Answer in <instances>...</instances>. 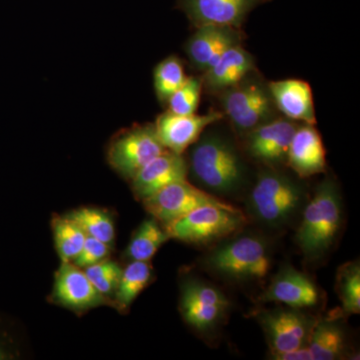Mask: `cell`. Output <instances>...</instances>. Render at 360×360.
Masks as SVG:
<instances>
[{"label": "cell", "instance_id": "1", "mask_svg": "<svg viewBox=\"0 0 360 360\" xmlns=\"http://www.w3.org/2000/svg\"><path fill=\"white\" fill-rule=\"evenodd\" d=\"M342 215L340 189L333 179H326L305 205L296 232V245L307 259L324 257L331 250L340 232Z\"/></svg>", "mask_w": 360, "mask_h": 360}, {"label": "cell", "instance_id": "2", "mask_svg": "<svg viewBox=\"0 0 360 360\" xmlns=\"http://www.w3.org/2000/svg\"><path fill=\"white\" fill-rule=\"evenodd\" d=\"M193 146L188 170L198 184L213 193L231 194L240 189L245 167L232 144L219 135L208 134Z\"/></svg>", "mask_w": 360, "mask_h": 360}, {"label": "cell", "instance_id": "3", "mask_svg": "<svg viewBox=\"0 0 360 360\" xmlns=\"http://www.w3.org/2000/svg\"><path fill=\"white\" fill-rule=\"evenodd\" d=\"M304 191L288 175L266 170L251 189L248 208L260 224L269 227L288 224L304 205Z\"/></svg>", "mask_w": 360, "mask_h": 360}, {"label": "cell", "instance_id": "4", "mask_svg": "<svg viewBox=\"0 0 360 360\" xmlns=\"http://www.w3.org/2000/svg\"><path fill=\"white\" fill-rule=\"evenodd\" d=\"M271 251L266 241L255 236L229 239L205 258L213 274L232 281H258L271 269Z\"/></svg>", "mask_w": 360, "mask_h": 360}, {"label": "cell", "instance_id": "5", "mask_svg": "<svg viewBox=\"0 0 360 360\" xmlns=\"http://www.w3.org/2000/svg\"><path fill=\"white\" fill-rule=\"evenodd\" d=\"M246 219L236 207L206 205L163 224L169 238L195 245L217 243L236 233Z\"/></svg>", "mask_w": 360, "mask_h": 360}, {"label": "cell", "instance_id": "6", "mask_svg": "<svg viewBox=\"0 0 360 360\" xmlns=\"http://www.w3.org/2000/svg\"><path fill=\"white\" fill-rule=\"evenodd\" d=\"M165 150L156 134L155 124H135L113 136L108 144L106 158L115 172L130 180L149 161Z\"/></svg>", "mask_w": 360, "mask_h": 360}, {"label": "cell", "instance_id": "7", "mask_svg": "<svg viewBox=\"0 0 360 360\" xmlns=\"http://www.w3.org/2000/svg\"><path fill=\"white\" fill-rule=\"evenodd\" d=\"M231 302L212 284L189 279L182 285L180 312L189 326L201 333H212L226 316Z\"/></svg>", "mask_w": 360, "mask_h": 360}, {"label": "cell", "instance_id": "8", "mask_svg": "<svg viewBox=\"0 0 360 360\" xmlns=\"http://www.w3.org/2000/svg\"><path fill=\"white\" fill-rule=\"evenodd\" d=\"M221 103L232 124L245 134L269 122L276 106L267 87L259 82H245V79L224 90Z\"/></svg>", "mask_w": 360, "mask_h": 360}, {"label": "cell", "instance_id": "9", "mask_svg": "<svg viewBox=\"0 0 360 360\" xmlns=\"http://www.w3.org/2000/svg\"><path fill=\"white\" fill-rule=\"evenodd\" d=\"M141 202L146 212L162 224L180 219L202 206L236 207L193 186L187 179L168 184Z\"/></svg>", "mask_w": 360, "mask_h": 360}, {"label": "cell", "instance_id": "10", "mask_svg": "<svg viewBox=\"0 0 360 360\" xmlns=\"http://www.w3.org/2000/svg\"><path fill=\"white\" fill-rule=\"evenodd\" d=\"M255 316L266 335L272 356L307 347L316 322L300 309L288 307L259 310Z\"/></svg>", "mask_w": 360, "mask_h": 360}, {"label": "cell", "instance_id": "11", "mask_svg": "<svg viewBox=\"0 0 360 360\" xmlns=\"http://www.w3.org/2000/svg\"><path fill=\"white\" fill-rule=\"evenodd\" d=\"M51 300L78 314L103 305L115 307L112 300L96 290L84 270L71 262H61L56 272Z\"/></svg>", "mask_w": 360, "mask_h": 360}, {"label": "cell", "instance_id": "12", "mask_svg": "<svg viewBox=\"0 0 360 360\" xmlns=\"http://www.w3.org/2000/svg\"><path fill=\"white\" fill-rule=\"evenodd\" d=\"M219 111L205 115H175L170 111L161 113L155 123L156 134L163 148L172 153L182 155L189 146L200 139L206 127L221 120Z\"/></svg>", "mask_w": 360, "mask_h": 360}, {"label": "cell", "instance_id": "13", "mask_svg": "<svg viewBox=\"0 0 360 360\" xmlns=\"http://www.w3.org/2000/svg\"><path fill=\"white\" fill-rule=\"evenodd\" d=\"M241 41L243 32L239 27L202 25L196 27V32L187 40L186 52L193 68L205 72L225 51Z\"/></svg>", "mask_w": 360, "mask_h": 360}, {"label": "cell", "instance_id": "14", "mask_svg": "<svg viewBox=\"0 0 360 360\" xmlns=\"http://www.w3.org/2000/svg\"><path fill=\"white\" fill-rule=\"evenodd\" d=\"M269 0H179L195 27L207 25L240 27L251 11Z\"/></svg>", "mask_w": 360, "mask_h": 360}, {"label": "cell", "instance_id": "15", "mask_svg": "<svg viewBox=\"0 0 360 360\" xmlns=\"http://www.w3.org/2000/svg\"><path fill=\"white\" fill-rule=\"evenodd\" d=\"M321 300V292L311 278L295 267H283L259 297L262 302H276L304 309L314 307Z\"/></svg>", "mask_w": 360, "mask_h": 360}, {"label": "cell", "instance_id": "16", "mask_svg": "<svg viewBox=\"0 0 360 360\" xmlns=\"http://www.w3.org/2000/svg\"><path fill=\"white\" fill-rule=\"evenodd\" d=\"M187 174L188 163L184 156L165 150L130 179L132 193L136 200L142 201L168 184L186 180Z\"/></svg>", "mask_w": 360, "mask_h": 360}, {"label": "cell", "instance_id": "17", "mask_svg": "<svg viewBox=\"0 0 360 360\" xmlns=\"http://www.w3.org/2000/svg\"><path fill=\"white\" fill-rule=\"evenodd\" d=\"M297 125L290 120H269L248 132L246 148L251 158L266 165L286 161Z\"/></svg>", "mask_w": 360, "mask_h": 360}, {"label": "cell", "instance_id": "18", "mask_svg": "<svg viewBox=\"0 0 360 360\" xmlns=\"http://www.w3.org/2000/svg\"><path fill=\"white\" fill-rule=\"evenodd\" d=\"M286 162L298 176L309 177L326 170V149L314 124L296 129L291 139Z\"/></svg>", "mask_w": 360, "mask_h": 360}, {"label": "cell", "instance_id": "19", "mask_svg": "<svg viewBox=\"0 0 360 360\" xmlns=\"http://www.w3.org/2000/svg\"><path fill=\"white\" fill-rule=\"evenodd\" d=\"M274 105L288 120L314 124L315 111L311 89L300 79H283L267 84Z\"/></svg>", "mask_w": 360, "mask_h": 360}, {"label": "cell", "instance_id": "20", "mask_svg": "<svg viewBox=\"0 0 360 360\" xmlns=\"http://www.w3.org/2000/svg\"><path fill=\"white\" fill-rule=\"evenodd\" d=\"M255 68L252 56L241 44L236 45L225 51L205 71L202 82L208 89L224 91L243 82Z\"/></svg>", "mask_w": 360, "mask_h": 360}, {"label": "cell", "instance_id": "21", "mask_svg": "<svg viewBox=\"0 0 360 360\" xmlns=\"http://www.w3.org/2000/svg\"><path fill=\"white\" fill-rule=\"evenodd\" d=\"M312 360H335L342 359L347 349V335L338 319H326L316 321L309 343Z\"/></svg>", "mask_w": 360, "mask_h": 360}, {"label": "cell", "instance_id": "22", "mask_svg": "<svg viewBox=\"0 0 360 360\" xmlns=\"http://www.w3.org/2000/svg\"><path fill=\"white\" fill-rule=\"evenodd\" d=\"M153 281V265L149 262H130L123 269L122 278L118 284L112 302L115 309L120 312L129 309L137 296Z\"/></svg>", "mask_w": 360, "mask_h": 360}, {"label": "cell", "instance_id": "23", "mask_svg": "<svg viewBox=\"0 0 360 360\" xmlns=\"http://www.w3.org/2000/svg\"><path fill=\"white\" fill-rule=\"evenodd\" d=\"M169 236L155 219L144 220L134 232L125 257L130 262H150L158 250L169 240Z\"/></svg>", "mask_w": 360, "mask_h": 360}, {"label": "cell", "instance_id": "24", "mask_svg": "<svg viewBox=\"0 0 360 360\" xmlns=\"http://www.w3.org/2000/svg\"><path fill=\"white\" fill-rule=\"evenodd\" d=\"M54 245L61 262H72L84 245L86 234L68 214L56 215L51 221Z\"/></svg>", "mask_w": 360, "mask_h": 360}, {"label": "cell", "instance_id": "25", "mask_svg": "<svg viewBox=\"0 0 360 360\" xmlns=\"http://www.w3.org/2000/svg\"><path fill=\"white\" fill-rule=\"evenodd\" d=\"M71 217L85 232L87 236H91L112 245L115 238V226L112 217L105 210L94 207H80L68 213Z\"/></svg>", "mask_w": 360, "mask_h": 360}, {"label": "cell", "instance_id": "26", "mask_svg": "<svg viewBox=\"0 0 360 360\" xmlns=\"http://www.w3.org/2000/svg\"><path fill=\"white\" fill-rule=\"evenodd\" d=\"M336 292L345 315L360 312V266L359 262L341 265L336 276Z\"/></svg>", "mask_w": 360, "mask_h": 360}, {"label": "cell", "instance_id": "27", "mask_svg": "<svg viewBox=\"0 0 360 360\" xmlns=\"http://www.w3.org/2000/svg\"><path fill=\"white\" fill-rule=\"evenodd\" d=\"M186 78L184 65L177 56H170L161 60L153 71V85L158 101L167 104Z\"/></svg>", "mask_w": 360, "mask_h": 360}, {"label": "cell", "instance_id": "28", "mask_svg": "<svg viewBox=\"0 0 360 360\" xmlns=\"http://www.w3.org/2000/svg\"><path fill=\"white\" fill-rule=\"evenodd\" d=\"M85 274L97 290L105 297L112 300L111 296L115 295L122 278L123 269L115 260L110 257L99 262L98 264L84 269Z\"/></svg>", "mask_w": 360, "mask_h": 360}, {"label": "cell", "instance_id": "29", "mask_svg": "<svg viewBox=\"0 0 360 360\" xmlns=\"http://www.w3.org/2000/svg\"><path fill=\"white\" fill-rule=\"evenodd\" d=\"M202 80L187 77L184 84L167 101L168 111L175 115H194L200 105Z\"/></svg>", "mask_w": 360, "mask_h": 360}, {"label": "cell", "instance_id": "30", "mask_svg": "<svg viewBox=\"0 0 360 360\" xmlns=\"http://www.w3.org/2000/svg\"><path fill=\"white\" fill-rule=\"evenodd\" d=\"M110 245L91 238V236H86L82 250L71 262L80 269H84L110 257Z\"/></svg>", "mask_w": 360, "mask_h": 360}, {"label": "cell", "instance_id": "31", "mask_svg": "<svg viewBox=\"0 0 360 360\" xmlns=\"http://www.w3.org/2000/svg\"><path fill=\"white\" fill-rule=\"evenodd\" d=\"M274 359L277 360H312L307 345L300 348V349L292 350V352L274 355Z\"/></svg>", "mask_w": 360, "mask_h": 360}, {"label": "cell", "instance_id": "32", "mask_svg": "<svg viewBox=\"0 0 360 360\" xmlns=\"http://www.w3.org/2000/svg\"><path fill=\"white\" fill-rule=\"evenodd\" d=\"M14 354L9 349L4 341L0 340V360L13 359Z\"/></svg>", "mask_w": 360, "mask_h": 360}]
</instances>
